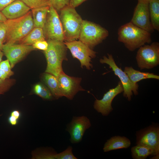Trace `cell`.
Returning a JSON list of instances; mask_svg holds the SVG:
<instances>
[{
  "label": "cell",
  "mask_w": 159,
  "mask_h": 159,
  "mask_svg": "<svg viewBox=\"0 0 159 159\" xmlns=\"http://www.w3.org/2000/svg\"><path fill=\"white\" fill-rule=\"evenodd\" d=\"M118 40L129 51H133L152 42L151 33L130 22L121 26L118 30Z\"/></svg>",
  "instance_id": "6da1fadb"
},
{
  "label": "cell",
  "mask_w": 159,
  "mask_h": 159,
  "mask_svg": "<svg viewBox=\"0 0 159 159\" xmlns=\"http://www.w3.org/2000/svg\"><path fill=\"white\" fill-rule=\"evenodd\" d=\"M48 44L47 48L44 51L47 62L45 72L57 77L63 71L62 64L64 60H67V48L64 41L55 39L46 40Z\"/></svg>",
  "instance_id": "7a4b0ae2"
},
{
  "label": "cell",
  "mask_w": 159,
  "mask_h": 159,
  "mask_svg": "<svg viewBox=\"0 0 159 159\" xmlns=\"http://www.w3.org/2000/svg\"><path fill=\"white\" fill-rule=\"evenodd\" d=\"M59 18L64 36V41L70 42L78 39L82 20L75 8L67 6L61 10Z\"/></svg>",
  "instance_id": "3957f363"
},
{
  "label": "cell",
  "mask_w": 159,
  "mask_h": 159,
  "mask_svg": "<svg viewBox=\"0 0 159 159\" xmlns=\"http://www.w3.org/2000/svg\"><path fill=\"white\" fill-rule=\"evenodd\" d=\"M31 12L19 18L6 21L7 33L6 43L13 44L19 42L34 28Z\"/></svg>",
  "instance_id": "277c9868"
},
{
  "label": "cell",
  "mask_w": 159,
  "mask_h": 159,
  "mask_svg": "<svg viewBox=\"0 0 159 159\" xmlns=\"http://www.w3.org/2000/svg\"><path fill=\"white\" fill-rule=\"evenodd\" d=\"M108 31L99 24L83 20L78 39L92 49L109 35Z\"/></svg>",
  "instance_id": "5b68a950"
},
{
  "label": "cell",
  "mask_w": 159,
  "mask_h": 159,
  "mask_svg": "<svg viewBox=\"0 0 159 159\" xmlns=\"http://www.w3.org/2000/svg\"><path fill=\"white\" fill-rule=\"evenodd\" d=\"M136 59L140 69H151L159 64V43L154 42L150 45L145 44L139 48Z\"/></svg>",
  "instance_id": "8992f818"
},
{
  "label": "cell",
  "mask_w": 159,
  "mask_h": 159,
  "mask_svg": "<svg viewBox=\"0 0 159 159\" xmlns=\"http://www.w3.org/2000/svg\"><path fill=\"white\" fill-rule=\"evenodd\" d=\"M107 54L108 57L104 56L102 58L100 59V62L102 64H108L115 74L119 78L123 88V95L130 101L133 93L135 95H138V85L137 83L135 84L132 82L125 72L117 66L111 54Z\"/></svg>",
  "instance_id": "52a82bcc"
},
{
  "label": "cell",
  "mask_w": 159,
  "mask_h": 159,
  "mask_svg": "<svg viewBox=\"0 0 159 159\" xmlns=\"http://www.w3.org/2000/svg\"><path fill=\"white\" fill-rule=\"evenodd\" d=\"M45 40L55 39L64 41L62 24L57 11L50 5L43 28Z\"/></svg>",
  "instance_id": "ba28073f"
},
{
  "label": "cell",
  "mask_w": 159,
  "mask_h": 159,
  "mask_svg": "<svg viewBox=\"0 0 159 159\" xmlns=\"http://www.w3.org/2000/svg\"><path fill=\"white\" fill-rule=\"evenodd\" d=\"M64 43L73 57L80 61L82 67L85 66L88 69L92 67L91 60L96 56V52L80 40L64 41Z\"/></svg>",
  "instance_id": "9c48e42d"
},
{
  "label": "cell",
  "mask_w": 159,
  "mask_h": 159,
  "mask_svg": "<svg viewBox=\"0 0 159 159\" xmlns=\"http://www.w3.org/2000/svg\"><path fill=\"white\" fill-rule=\"evenodd\" d=\"M136 144L146 146L152 149L155 155L159 153V128L151 125L137 132Z\"/></svg>",
  "instance_id": "30bf717a"
},
{
  "label": "cell",
  "mask_w": 159,
  "mask_h": 159,
  "mask_svg": "<svg viewBox=\"0 0 159 159\" xmlns=\"http://www.w3.org/2000/svg\"><path fill=\"white\" fill-rule=\"evenodd\" d=\"M57 77L62 97L71 100L79 91L85 90L80 85L81 78L69 76L63 71Z\"/></svg>",
  "instance_id": "8fae6325"
},
{
  "label": "cell",
  "mask_w": 159,
  "mask_h": 159,
  "mask_svg": "<svg viewBox=\"0 0 159 159\" xmlns=\"http://www.w3.org/2000/svg\"><path fill=\"white\" fill-rule=\"evenodd\" d=\"M91 126L90 120L87 117L73 116L66 129L70 136V142L73 144L80 142L85 131Z\"/></svg>",
  "instance_id": "7c38bea8"
},
{
  "label": "cell",
  "mask_w": 159,
  "mask_h": 159,
  "mask_svg": "<svg viewBox=\"0 0 159 159\" xmlns=\"http://www.w3.org/2000/svg\"><path fill=\"white\" fill-rule=\"evenodd\" d=\"M130 22L150 33L154 31L150 20L149 2H138Z\"/></svg>",
  "instance_id": "4fadbf2b"
},
{
  "label": "cell",
  "mask_w": 159,
  "mask_h": 159,
  "mask_svg": "<svg viewBox=\"0 0 159 159\" xmlns=\"http://www.w3.org/2000/svg\"><path fill=\"white\" fill-rule=\"evenodd\" d=\"M15 44L6 43L4 44L2 49L4 54L9 61L11 68L30 52L36 49L32 45Z\"/></svg>",
  "instance_id": "5bb4252c"
},
{
  "label": "cell",
  "mask_w": 159,
  "mask_h": 159,
  "mask_svg": "<svg viewBox=\"0 0 159 159\" xmlns=\"http://www.w3.org/2000/svg\"><path fill=\"white\" fill-rule=\"evenodd\" d=\"M123 91L122 85L120 81L116 87L110 89L105 93L102 99H96L93 105L94 109L103 116L108 115L113 110L111 104L113 99Z\"/></svg>",
  "instance_id": "9a60e30c"
},
{
  "label": "cell",
  "mask_w": 159,
  "mask_h": 159,
  "mask_svg": "<svg viewBox=\"0 0 159 159\" xmlns=\"http://www.w3.org/2000/svg\"><path fill=\"white\" fill-rule=\"evenodd\" d=\"M31 9L21 0H16L1 11L7 19L21 17L27 14Z\"/></svg>",
  "instance_id": "2e32d148"
},
{
  "label": "cell",
  "mask_w": 159,
  "mask_h": 159,
  "mask_svg": "<svg viewBox=\"0 0 159 159\" xmlns=\"http://www.w3.org/2000/svg\"><path fill=\"white\" fill-rule=\"evenodd\" d=\"M130 145V140L124 136H115L107 140L103 149L104 151L106 152L117 149L127 148Z\"/></svg>",
  "instance_id": "e0dca14e"
},
{
  "label": "cell",
  "mask_w": 159,
  "mask_h": 159,
  "mask_svg": "<svg viewBox=\"0 0 159 159\" xmlns=\"http://www.w3.org/2000/svg\"><path fill=\"white\" fill-rule=\"evenodd\" d=\"M124 72L127 74L130 81L134 84L146 79H159V76L153 73L142 72L134 69L132 67H126Z\"/></svg>",
  "instance_id": "ac0fdd59"
},
{
  "label": "cell",
  "mask_w": 159,
  "mask_h": 159,
  "mask_svg": "<svg viewBox=\"0 0 159 159\" xmlns=\"http://www.w3.org/2000/svg\"><path fill=\"white\" fill-rule=\"evenodd\" d=\"M50 6L31 9L34 27H38L43 29Z\"/></svg>",
  "instance_id": "d6986e66"
},
{
  "label": "cell",
  "mask_w": 159,
  "mask_h": 159,
  "mask_svg": "<svg viewBox=\"0 0 159 159\" xmlns=\"http://www.w3.org/2000/svg\"><path fill=\"white\" fill-rule=\"evenodd\" d=\"M43 79L53 96L57 99L62 97L57 77L51 74L46 73L44 74Z\"/></svg>",
  "instance_id": "ffe728a7"
},
{
  "label": "cell",
  "mask_w": 159,
  "mask_h": 159,
  "mask_svg": "<svg viewBox=\"0 0 159 159\" xmlns=\"http://www.w3.org/2000/svg\"><path fill=\"white\" fill-rule=\"evenodd\" d=\"M45 40L43 29L34 27L25 37L19 42V43L27 45H32L36 42Z\"/></svg>",
  "instance_id": "44dd1931"
},
{
  "label": "cell",
  "mask_w": 159,
  "mask_h": 159,
  "mask_svg": "<svg viewBox=\"0 0 159 159\" xmlns=\"http://www.w3.org/2000/svg\"><path fill=\"white\" fill-rule=\"evenodd\" d=\"M150 21L154 29L159 31V0H151L149 2Z\"/></svg>",
  "instance_id": "7402d4cb"
},
{
  "label": "cell",
  "mask_w": 159,
  "mask_h": 159,
  "mask_svg": "<svg viewBox=\"0 0 159 159\" xmlns=\"http://www.w3.org/2000/svg\"><path fill=\"white\" fill-rule=\"evenodd\" d=\"M132 156L134 159H144L150 155H154L153 150L150 148L140 144H137L131 149Z\"/></svg>",
  "instance_id": "603a6c76"
},
{
  "label": "cell",
  "mask_w": 159,
  "mask_h": 159,
  "mask_svg": "<svg viewBox=\"0 0 159 159\" xmlns=\"http://www.w3.org/2000/svg\"><path fill=\"white\" fill-rule=\"evenodd\" d=\"M34 91L36 94L44 99L50 100L53 96L50 90L42 84L36 85L34 87Z\"/></svg>",
  "instance_id": "cb8c5ba5"
},
{
  "label": "cell",
  "mask_w": 159,
  "mask_h": 159,
  "mask_svg": "<svg viewBox=\"0 0 159 159\" xmlns=\"http://www.w3.org/2000/svg\"><path fill=\"white\" fill-rule=\"evenodd\" d=\"M30 9L50 6L49 0H21Z\"/></svg>",
  "instance_id": "d4e9b609"
},
{
  "label": "cell",
  "mask_w": 159,
  "mask_h": 159,
  "mask_svg": "<svg viewBox=\"0 0 159 159\" xmlns=\"http://www.w3.org/2000/svg\"><path fill=\"white\" fill-rule=\"evenodd\" d=\"M72 148L69 146L65 150L62 152L57 153L55 155L56 159H77L72 152Z\"/></svg>",
  "instance_id": "484cf974"
},
{
  "label": "cell",
  "mask_w": 159,
  "mask_h": 159,
  "mask_svg": "<svg viewBox=\"0 0 159 159\" xmlns=\"http://www.w3.org/2000/svg\"><path fill=\"white\" fill-rule=\"evenodd\" d=\"M51 5L57 11L61 10L69 4V0H49Z\"/></svg>",
  "instance_id": "4316f807"
},
{
  "label": "cell",
  "mask_w": 159,
  "mask_h": 159,
  "mask_svg": "<svg viewBox=\"0 0 159 159\" xmlns=\"http://www.w3.org/2000/svg\"><path fill=\"white\" fill-rule=\"evenodd\" d=\"M0 68L4 71L10 77L13 74L11 70V67L9 61L8 59L1 61L0 63Z\"/></svg>",
  "instance_id": "83f0119b"
},
{
  "label": "cell",
  "mask_w": 159,
  "mask_h": 159,
  "mask_svg": "<svg viewBox=\"0 0 159 159\" xmlns=\"http://www.w3.org/2000/svg\"><path fill=\"white\" fill-rule=\"evenodd\" d=\"M6 21H0V40L3 43L6 42L7 28Z\"/></svg>",
  "instance_id": "f1b7e54d"
},
{
  "label": "cell",
  "mask_w": 159,
  "mask_h": 159,
  "mask_svg": "<svg viewBox=\"0 0 159 159\" xmlns=\"http://www.w3.org/2000/svg\"><path fill=\"white\" fill-rule=\"evenodd\" d=\"M11 82L7 79L3 80L0 78V93L3 94L7 91L11 85Z\"/></svg>",
  "instance_id": "f546056e"
},
{
  "label": "cell",
  "mask_w": 159,
  "mask_h": 159,
  "mask_svg": "<svg viewBox=\"0 0 159 159\" xmlns=\"http://www.w3.org/2000/svg\"><path fill=\"white\" fill-rule=\"evenodd\" d=\"M33 47L35 49H38L43 51L47 49L48 44L46 40L37 41L32 45Z\"/></svg>",
  "instance_id": "4dcf8cb0"
},
{
  "label": "cell",
  "mask_w": 159,
  "mask_h": 159,
  "mask_svg": "<svg viewBox=\"0 0 159 159\" xmlns=\"http://www.w3.org/2000/svg\"><path fill=\"white\" fill-rule=\"evenodd\" d=\"M87 0H69V5L75 8Z\"/></svg>",
  "instance_id": "1f68e13d"
},
{
  "label": "cell",
  "mask_w": 159,
  "mask_h": 159,
  "mask_svg": "<svg viewBox=\"0 0 159 159\" xmlns=\"http://www.w3.org/2000/svg\"><path fill=\"white\" fill-rule=\"evenodd\" d=\"M16 0H0V11Z\"/></svg>",
  "instance_id": "d6a6232c"
},
{
  "label": "cell",
  "mask_w": 159,
  "mask_h": 159,
  "mask_svg": "<svg viewBox=\"0 0 159 159\" xmlns=\"http://www.w3.org/2000/svg\"><path fill=\"white\" fill-rule=\"evenodd\" d=\"M9 77L4 70L0 68V78L3 80H5L9 78Z\"/></svg>",
  "instance_id": "836d02e7"
},
{
  "label": "cell",
  "mask_w": 159,
  "mask_h": 159,
  "mask_svg": "<svg viewBox=\"0 0 159 159\" xmlns=\"http://www.w3.org/2000/svg\"><path fill=\"white\" fill-rule=\"evenodd\" d=\"M17 119L14 117L10 115L8 118V121L12 125H16L17 123Z\"/></svg>",
  "instance_id": "e575fe53"
},
{
  "label": "cell",
  "mask_w": 159,
  "mask_h": 159,
  "mask_svg": "<svg viewBox=\"0 0 159 159\" xmlns=\"http://www.w3.org/2000/svg\"><path fill=\"white\" fill-rule=\"evenodd\" d=\"M11 115L14 117L18 119L20 116V113L19 111L15 110L11 112Z\"/></svg>",
  "instance_id": "d590c367"
},
{
  "label": "cell",
  "mask_w": 159,
  "mask_h": 159,
  "mask_svg": "<svg viewBox=\"0 0 159 159\" xmlns=\"http://www.w3.org/2000/svg\"><path fill=\"white\" fill-rule=\"evenodd\" d=\"M7 19L1 11H0V21H6Z\"/></svg>",
  "instance_id": "8d00e7d4"
},
{
  "label": "cell",
  "mask_w": 159,
  "mask_h": 159,
  "mask_svg": "<svg viewBox=\"0 0 159 159\" xmlns=\"http://www.w3.org/2000/svg\"><path fill=\"white\" fill-rule=\"evenodd\" d=\"M4 44V43L0 40V52L2 51Z\"/></svg>",
  "instance_id": "74e56055"
},
{
  "label": "cell",
  "mask_w": 159,
  "mask_h": 159,
  "mask_svg": "<svg viewBox=\"0 0 159 159\" xmlns=\"http://www.w3.org/2000/svg\"><path fill=\"white\" fill-rule=\"evenodd\" d=\"M4 53L2 51L0 52V63L1 62L2 58L4 55Z\"/></svg>",
  "instance_id": "f35d334b"
},
{
  "label": "cell",
  "mask_w": 159,
  "mask_h": 159,
  "mask_svg": "<svg viewBox=\"0 0 159 159\" xmlns=\"http://www.w3.org/2000/svg\"><path fill=\"white\" fill-rule=\"evenodd\" d=\"M159 154L157 155H154V156L153 157L151 158V159H159Z\"/></svg>",
  "instance_id": "ab89813d"
},
{
  "label": "cell",
  "mask_w": 159,
  "mask_h": 159,
  "mask_svg": "<svg viewBox=\"0 0 159 159\" xmlns=\"http://www.w3.org/2000/svg\"><path fill=\"white\" fill-rule=\"evenodd\" d=\"M151 0H138V2H149Z\"/></svg>",
  "instance_id": "60d3db41"
},
{
  "label": "cell",
  "mask_w": 159,
  "mask_h": 159,
  "mask_svg": "<svg viewBox=\"0 0 159 159\" xmlns=\"http://www.w3.org/2000/svg\"><path fill=\"white\" fill-rule=\"evenodd\" d=\"M0 94H1V93H0Z\"/></svg>",
  "instance_id": "b9f144b4"
}]
</instances>
